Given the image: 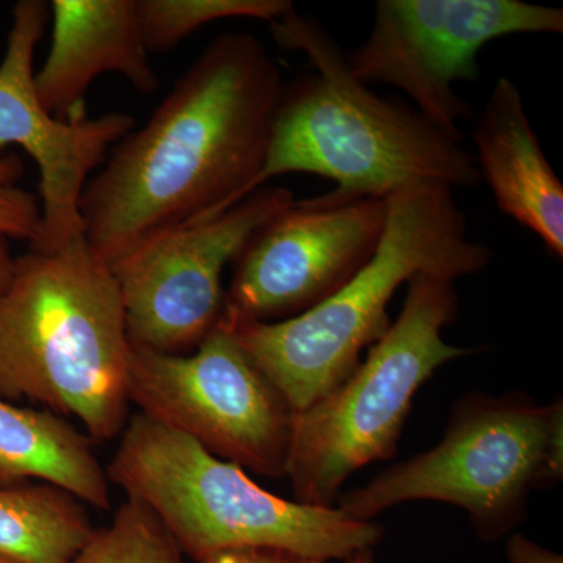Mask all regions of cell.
Returning a JSON list of instances; mask_svg holds the SVG:
<instances>
[{
	"instance_id": "8992f818",
	"label": "cell",
	"mask_w": 563,
	"mask_h": 563,
	"mask_svg": "<svg viewBox=\"0 0 563 563\" xmlns=\"http://www.w3.org/2000/svg\"><path fill=\"white\" fill-rule=\"evenodd\" d=\"M454 282L431 273L410 277L401 313L368 357L339 387L292 413L287 476L295 501L333 507L352 474L396 454L422 384L440 366L481 351L443 340L459 312Z\"/></svg>"
},
{
	"instance_id": "5bb4252c",
	"label": "cell",
	"mask_w": 563,
	"mask_h": 563,
	"mask_svg": "<svg viewBox=\"0 0 563 563\" xmlns=\"http://www.w3.org/2000/svg\"><path fill=\"white\" fill-rule=\"evenodd\" d=\"M477 173L496 206L563 257V187L526 114L523 96L499 77L474 129Z\"/></svg>"
},
{
	"instance_id": "5b68a950",
	"label": "cell",
	"mask_w": 563,
	"mask_h": 563,
	"mask_svg": "<svg viewBox=\"0 0 563 563\" xmlns=\"http://www.w3.org/2000/svg\"><path fill=\"white\" fill-rule=\"evenodd\" d=\"M121 433L107 466L110 483L144 504L196 563L247 548L346 562L383 540V526L274 495L242 466L144 415L132 417Z\"/></svg>"
},
{
	"instance_id": "6da1fadb",
	"label": "cell",
	"mask_w": 563,
	"mask_h": 563,
	"mask_svg": "<svg viewBox=\"0 0 563 563\" xmlns=\"http://www.w3.org/2000/svg\"><path fill=\"white\" fill-rule=\"evenodd\" d=\"M284 80L257 36L211 41L143 128L125 133L80 201L84 236L114 266L162 233L252 195Z\"/></svg>"
},
{
	"instance_id": "7c38bea8",
	"label": "cell",
	"mask_w": 563,
	"mask_h": 563,
	"mask_svg": "<svg viewBox=\"0 0 563 563\" xmlns=\"http://www.w3.org/2000/svg\"><path fill=\"white\" fill-rule=\"evenodd\" d=\"M43 0L14 5L0 62V151L20 146L38 166L41 235L31 250L60 251L84 236L80 201L111 147L135 128L128 113L66 122L44 109L35 88L36 46L49 22Z\"/></svg>"
},
{
	"instance_id": "52a82bcc",
	"label": "cell",
	"mask_w": 563,
	"mask_h": 563,
	"mask_svg": "<svg viewBox=\"0 0 563 563\" xmlns=\"http://www.w3.org/2000/svg\"><path fill=\"white\" fill-rule=\"evenodd\" d=\"M562 476V398L540 406L520 393H479L455 404L442 442L342 493L336 509L373 521L399 504L446 503L465 510L477 536L493 542L521 523L529 493Z\"/></svg>"
},
{
	"instance_id": "30bf717a",
	"label": "cell",
	"mask_w": 563,
	"mask_h": 563,
	"mask_svg": "<svg viewBox=\"0 0 563 563\" xmlns=\"http://www.w3.org/2000/svg\"><path fill=\"white\" fill-rule=\"evenodd\" d=\"M292 201L288 188L263 187L210 220L155 236L111 266L131 346L163 354L195 351L224 312V269Z\"/></svg>"
},
{
	"instance_id": "277c9868",
	"label": "cell",
	"mask_w": 563,
	"mask_h": 563,
	"mask_svg": "<svg viewBox=\"0 0 563 563\" xmlns=\"http://www.w3.org/2000/svg\"><path fill=\"white\" fill-rule=\"evenodd\" d=\"M453 191L420 184L388 196L372 261L313 309L274 322L221 318L292 413L339 387L361 363L362 351L383 339L391 325L388 303L410 277L431 273L455 280L490 265V247L470 240Z\"/></svg>"
},
{
	"instance_id": "9c48e42d",
	"label": "cell",
	"mask_w": 563,
	"mask_h": 563,
	"mask_svg": "<svg viewBox=\"0 0 563 563\" xmlns=\"http://www.w3.org/2000/svg\"><path fill=\"white\" fill-rule=\"evenodd\" d=\"M563 11L521 0H379L368 40L347 57L362 84L399 88L451 140L472 107L454 90L476 79L477 55L493 40L562 33Z\"/></svg>"
},
{
	"instance_id": "603a6c76",
	"label": "cell",
	"mask_w": 563,
	"mask_h": 563,
	"mask_svg": "<svg viewBox=\"0 0 563 563\" xmlns=\"http://www.w3.org/2000/svg\"><path fill=\"white\" fill-rule=\"evenodd\" d=\"M346 563H374V550L358 551L347 559Z\"/></svg>"
},
{
	"instance_id": "7402d4cb",
	"label": "cell",
	"mask_w": 563,
	"mask_h": 563,
	"mask_svg": "<svg viewBox=\"0 0 563 563\" xmlns=\"http://www.w3.org/2000/svg\"><path fill=\"white\" fill-rule=\"evenodd\" d=\"M14 257L11 255L7 240L0 239V290L9 282L11 272H13Z\"/></svg>"
},
{
	"instance_id": "3957f363",
	"label": "cell",
	"mask_w": 563,
	"mask_h": 563,
	"mask_svg": "<svg viewBox=\"0 0 563 563\" xmlns=\"http://www.w3.org/2000/svg\"><path fill=\"white\" fill-rule=\"evenodd\" d=\"M131 350L120 285L85 236L14 258L0 290V398L76 418L95 442L117 439Z\"/></svg>"
},
{
	"instance_id": "d6986e66",
	"label": "cell",
	"mask_w": 563,
	"mask_h": 563,
	"mask_svg": "<svg viewBox=\"0 0 563 563\" xmlns=\"http://www.w3.org/2000/svg\"><path fill=\"white\" fill-rule=\"evenodd\" d=\"M24 173L20 155L0 151V239L24 240L32 247L41 235V203L21 187Z\"/></svg>"
},
{
	"instance_id": "7a4b0ae2",
	"label": "cell",
	"mask_w": 563,
	"mask_h": 563,
	"mask_svg": "<svg viewBox=\"0 0 563 563\" xmlns=\"http://www.w3.org/2000/svg\"><path fill=\"white\" fill-rule=\"evenodd\" d=\"M269 25L276 43L303 52L317 74L285 85L252 192L291 173L328 177L335 191L357 198L387 199L420 184H479L474 154L413 107L355 79L320 22L291 10Z\"/></svg>"
},
{
	"instance_id": "cb8c5ba5",
	"label": "cell",
	"mask_w": 563,
	"mask_h": 563,
	"mask_svg": "<svg viewBox=\"0 0 563 563\" xmlns=\"http://www.w3.org/2000/svg\"><path fill=\"white\" fill-rule=\"evenodd\" d=\"M0 563H22V562L16 561V559L9 558V555L0 554Z\"/></svg>"
},
{
	"instance_id": "2e32d148",
	"label": "cell",
	"mask_w": 563,
	"mask_h": 563,
	"mask_svg": "<svg viewBox=\"0 0 563 563\" xmlns=\"http://www.w3.org/2000/svg\"><path fill=\"white\" fill-rule=\"evenodd\" d=\"M85 504L44 483L0 485V554L22 563H69L95 536Z\"/></svg>"
},
{
	"instance_id": "ffe728a7",
	"label": "cell",
	"mask_w": 563,
	"mask_h": 563,
	"mask_svg": "<svg viewBox=\"0 0 563 563\" xmlns=\"http://www.w3.org/2000/svg\"><path fill=\"white\" fill-rule=\"evenodd\" d=\"M198 563H328L309 555L273 550V548H247V550L222 551Z\"/></svg>"
},
{
	"instance_id": "8fae6325",
	"label": "cell",
	"mask_w": 563,
	"mask_h": 563,
	"mask_svg": "<svg viewBox=\"0 0 563 563\" xmlns=\"http://www.w3.org/2000/svg\"><path fill=\"white\" fill-rule=\"evenodd\" d=\"M387 209V199L335 190L295 199L236 255L221 318L274 322L313 309L372 261Z\"/></svg>"
},
{
	"instance_id": "9a60e30c",
	"label": "cell",
	"mask_w": 563,
	"mask_h": 563,
	"mask_svg": "<svg viewBox=\"0 0 563 563\" xmlns=\"http://www.w3.org/2000/svg\"><path fill=\"white\" fill-rule=\"evenodd\" d=\"M95 443L60 415L0 398V485L51 484L109 510L110 477Z\"/></svg>"
},
{
	"instance_id": "ac0fdd59",
	"label": "cell",
	"mask_w": 563,
	"mask_h": 563,
	"mask_svg": "<svg viewBox=\"0 0 563 563\" xmlns=\"http://www.w3.org/2000/svg\"><path fill=\"white\" fill-rule=\"evenodd\" d=\"M69 563H187L157 517L128 498Z\"/></svg>"
},
{
	"instance_id": "ba28073f",
	"label": "cell",
	"mask_w": 563,
	"mask_h": 563,
	"mask_svg": "<svg viewBox=\"0 0 563 563\" xmlns=\"http://www.w3.org/2000/svg\"><path fill=\"white\" fill-rule=\"evenodd\" d=\"M128 398L214 457L261 476H287L291 409L221 320L188 354L132 347Z\"/></svg>"
},
{
	"instance_id": "44dd1931",
	"label": "cell",
	"mask_w": 563,
	"mask_h": 563,
	"mask_svg": "<svg viewBox=\"0 0 563 563\" xmlns=\"http://www.w3.org/2000/svg\"><path fill=\"white\" fill-rule=\"evenodd\" d=\"M507 558L510 563H563L561 554L540 547L523 533H514L507 543Z\"/></svg>"
},
{
	"instance_id": "e0dca14e",
	"label": "cell",
	"mask_w": 563,
	"mask_h": 563,
	"mask_svg": "<svg viewBox=\"0 0 563 563\" xmlns=\"http://www.w3.org/2000/svg\"><path fill=\"white\" fill-rule=\"evenodd\" d=\"M295 10L290 0H136L146 49L172 51L211 22L251 18L273 22Z\"/></svg>"
},
{
	"instance_id": "4fadbf2b",
	"label": "cell",
	"mask_w": 563,
	"mask_h": 563,
	"mask_svg": "<svg viewBox=\"0 0 563 563\" xmlns=\"http://www.w3.org/2000/svg\"><path fill=\"white\" fill-rule=\"evenodd\" d=\"M49 54L35 88L52 117L85 120V99L92 81L121 74L141 95L161 87L152 68L136 13V0H54Z\"/></svg>"
}]
</instances>
